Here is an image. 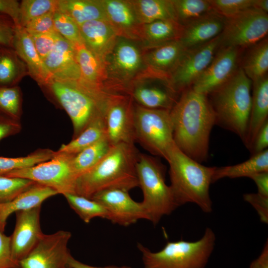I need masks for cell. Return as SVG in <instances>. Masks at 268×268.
Here are the masks:
<instances>
[{
  "mask_svg": "<svg viewBox=\"0 0 268 268\" xmlns=\"http://www.w3.org/2000/svg\"><path fill=\"white\" fill-rule=\"evenodd\" d=\"M175 145L201 163L208 156L209 138L215 116L207 95L191 87L183 91L170 111Z\"/></svg>",
  "mask_w": 268,
  "mask_h": 268,
  "instance_id": "obj_1",
  "label": "cell"
},
{
  "mask_svg": "<svg viewBox=\"0 0 268 268\" xmlns=\"http://www.w3.org/2000/svg\"><path fill=\"white\" fill-rule=\"evenodd\" d=\"M139 153L134 144L113 146L96 166L77 178L73 194L90 199L104 190L129 191L139 187L136 173Z\"/></svg>",
  "mask_w": 268,
  "mask_h": 268,
  "instance_id": "obj_2",
  "label": "cell"
},
{
  "mask_svg": "<svg viewBox=\"0 0 268 268\" xmlns=\"http://www.w3.org/2000/svg\"><path fill=\"white\" fill-rule=\"evenodd\" d=\"M41 88L65 110L73 125V138L93 121L105 117L109 101L115 93L80 80L52 79Z\"/></svg>",
  "mask_w": 268,
  "mask_h": 268,
  "instance_id": "obj_3",
  "label": "cell"
},
{
  "mask_svg": "<svg viewBox=\"0 0 268 268\" xmlns=\"http://www.w3.org/2000/svg\"><path fill=\"white\" fill-rule=\"evenodd\" d=\"M169 165L170 187L178 206L197 205L205 213L212 210L209 187L215 167H206L190 158L175 145L166 160Z\"/></svg>",
  "mask_w": 268,
  "mask_h": 268,
  "instance_id": "obj_4",
  "label": "cell"
},
{
  "mask_svg": "<svg viewBox=\"0 0 268 268\" xmlns=\"http://www.w3.org/2000/svg\"><path fill=\"white\" fill-rule=\"evenodd\" d=\"M252 85V81L240 68L208 94L211 95V100L208 99L215 114V125L234 133L243 143L251 110Z\"/></svg>",
  "mask_w": 268,
  "mask_h": 268,
  "instance_id": "obj_5",
  "label": "cell"
},
{
  "mask_svg": "<svg viewBox=\"0 0 268 268\" xmlns=\"http://www.w3.org/2000/svg\"><path fill=\"white\" fill-rule=\"evenodd\" d=\"M215 240L214 231L207 227L202 237L196 241H169L157 252H151L140 243L137 247L144 268H205Z\"/></svg>",
  "mask_w": 268,
  "mask_h": 268,
  "instance_id": "obj_6",
  "label": "cell"
},
{
  "mask_svg": "<svg viewBox=\"0 0 268 268\" xmlns=\"http://www.w3.org/2000/svg\"><path fill=\"white\" fill-rule=\"evenodd\" d=\"M136 173L143 195L141 202L148 220L156 225L178 207L170 186L165 182V168L158 159L139 153Z\"/></svg>",
  "mask_w": 268,
  "mask_h": 268,
  "instance_id": "obj_7",
  "label": "cell"
},
{
  "mask_svg": "<svg viewBox=\"0 0 268 268\" xmlns=\"http://www.w3.org/2000/svg\"><path fill=\"white\" fill-rule=\"evenodd\" d=\"M103 65L104 87L125 94L129 86L145 72L143 48L136 41L119 37Z\"/></svg>",
  "mask_w": 268,
  "mask_h": 268,
  "instance_id": "obj_8",
  "label": "cell"
},
{
  "mask_svg": "<svg viewBox=\"0 0 268 268\" xmlns=\"http://www.w3.org/2000/svg\"><path fill=\"white\" fill-rule=\"evenodd\" d=\"M134 133L135 142L165 160L175 144L169 110L146 108L135 103Z\"/></svg>",
  "mask_w": 268,
  "mask_h": 268,
  "instance_id": "obj_9",
  "label": "cell"
},
{
  "mask_svg": "<svg viewBox=\"0 0 268 268\" xmlns=\"http://www.w3.org/2000/svg\"><path fill=\"white\" fill-rule=\"evenodd\" d=\"M73 155L56 151L50 160L1 176L28 179L51 188L59 194H73L76 180L72 167Z\"/></svg>",
  "mask_w": 268,
  "mask_h": 268,
  "instance_id": "obj_10",
  "label": "cell"
},
{
  "mask_svg": "<svg viewBox=\"0 0 268 268\" xmlns=\"http://www.w3.org/2000/svg\"><path fill=\"white\" fill-rule=\"evenodd\" d=\"M268 32V13L250 8L225 18L220 35V47L238 49L251 47L266 38Z\"/></svg>",
  "mask_w": 268,
  "mask_h": 268,
  "instance_id": "obj_11",
  "label": "cell"
},
{
  "mask_svg": "<svg viewBox=\"0 0 268 268\" xmlns=\"http://www.w3.org/2000/svg\"><path fill=\"white\" fill-rule=\"evenodd\" d=\"M220 35L205 44L187 49L169 76V84L178 94L192 87L211 62L220 46Z\"/></svg>",
  "mask_w": 268,
  "mask_h": 268,
  "instance_id": "obj_12",
  "label": "cell"
},
{
  "mask_svg": "<svg viewBox=\"0 0 268 268\" xmlns=\"http://www.w3.org/2000/svg\"><path fill=\"white\" fill-rule=\"evenodd\" d=\"M70 232L60 230L44 234L30 253L19 262L20 268H71L67 244Z\"/></svg>",
  "mask_w": 268,
  "mask_h": 268,
  "instance_id": "obj_13",
  "label": "cell"
},
{
  "mask_svg": "<svg viewBox=\"0 0 268 268\" xmlns=\"http://www.w3.org/2000/svg\"><path fill=\"white\" fill-rule=\"evenodd\" d=\"M134 105L132 98L114 93L110 98L105 113L107 137L112 146L135 143Z\"/></svg>",
  "mask_w": 268,
  "mask_h": 268,
  "instance_id": "obj_14",
  "label": "cell"
},
{
  "mask_svg": "<svg viewBox=\"0 0 268 268\" xmlns=\"http://www.w3.org/2000/svg\"><path fill=\"white\" fill-rule=\"evenodd\" d=\"M125 94L140 106L169 111L179 97L168 80L145 74L129 86Z\"/></svg>",
  "mask_w": 268,
  "mask_h": 268,
  "instance_id": "obj_15",
  "label": "cell"
},
{
  "mask_svg": "<svg viewBox=\"0 0 268 268\" xmlns=\"http://www.w3.org/2000/svg\"><path fill=\"white\" fill-rule=\"evenodd\" d=\"M90 199L105 207L108 212V220L114 224L128 226L140 219L148 220L141 202L133 200L129 191L107 190L95 194Z\"/></svg>",
  "mask_w": 268,
  "mask_h": 268,
  "instance_id": "obj_16",
  "label": "cell"
},
{
  "mask_svg": "<svg viewBox=\"0 0 268 268\" xmlns=\"http://www.w3.org/2000/svg\"><path fill=\"white\" fill-rule=\"evenodd\" d=\"M192 86L195 91L208 95L228 80L237 70L239 49L222 47Z\"/></svg>",
  "mask_w": 268,
  "mask_h": 268,
  "instance_id": "obj_17",
  "label": "cell"
},
{
  "mask_svg": "<svg viewBox=\"0 0 268 268\" xmlns=\"http://www.w3.org/2000/svg\"><path fill=\"white\" fill-rule=\"evenodd\" d=\"M41 208L40 206L15 212L16 224L10 236V245L12 257L19 263L30 253L44 234L40 223Z\"/></svg>",
  "mask_w": 268,
  "mask_h": 268,
  "instance_id": "obj_18",
  "label": "cell"
},
{
  "mask_svg": "<svg viewBox=\"0 0 268 268\" xmlns=\"http://www.w3.org/2000/svg\"><path fill=\"white\" fill-rule=\"evenodd\" d=\"M186 50L179 40L156 47L143 49V59L145 66L144 74L169 81L170 73Z\"/></svg>",
  "mask_w": 268,
  "mask_h": 268,
  "instance_id": "obj_19",
  "label": "cell"
},
{
  "mask_svg": "<svg viewBox=\"0 0 268 268\" xmlns=\"http://www.w3.org/2000/svg\"><path fill=\"white\" fill-rule=\"evenodd\" d=\"M43 62L52 79L67 81L80 78L75 46L61 35Z\"/></svg>",
  "mask_w": 268,
  "mask_h": 268,
  "instance_id": "obj_20",
  "label": "cell"
},
{
  "mask_svg": "<svg viewBox=\"0 0 268 268\" xmlns=\"http://www.w3.org/2000/svg\"><path fill=\"white\" fill-rule=\"evenodd\" d=\"M107 21L119 37L138 42L141 26L132 0H101Z\"/></svg>",
  "mask_w": 268,
  "mask_h": 268,
  "instance_id": "obj_21",
  "label": "cell"
},
{
  "mask_svg": "<svg viewBox=\"0 0 268 268\" xmlns=\"http://www.w3.org/2000/svg\"><path fill=\"white\" fill-rule=\"evenodd\" d=\"M79 28L85 47L103 65L119 37L113 27L107 20H94L83 23Z\"/></svg>",
  "mask_w": 268,
  "mask_h": 268,
  "instance_id": "obj_22",
  "label": "cell"
},
{
  "mask_svg": "<svg viewBox=\"0 0 268 268\" xmlns=\"http://www.w3.org/2000/svg\"><path fill=\"white\" fill-rule=\"evenodd\" d=\"M225 18L214 11L182 25L179 40L186 49L205 44L222 32Z\"/></svg>",
  "mask_w": 268,
  "mask_h": 268,
  "instance_id": "obj_23",
  "label": "cell"
},
{
  "mask_svg": "<svg viewBox=\"0 0 268 268\" xmlns=\"http://www.w3.org/2000/svg\"><path fill=\"white\" fill-rule=\"evenodd\" d=\"M13 48L26 65L29 75L41 87L51 81L52 76L39 55L31 36L19 25H15Z\"/></svg>",
  "mask_w": 268,
  "mask_h": 268,
  "instance_id": "obj_24",
  "label": "cell"
},
{
  "mask_svg": "<svg viewBox=\"0 0 268 268\" xmlns=\"http://www.w3.org/2000/svg\"><path fill=\"white\" fill-rule=\"evenodd\" d=\"M251 107L246 137L244 144L250 150L255 137L268 121V78L267 75L252 82Z\"/></svg>",
  "mask_w": 268,
  "mask_h": 268,
  "instance_id": "obj_25",
  "label": "cell"
},
{
  "mask_svg": "<svg viewBox=\"0 0 268 268\" xmlns=\"http://www.w3.org/2000/svg\"><path fill=\"white\" fill-rule=\"evenodd\" d=\"M57 194L53 189L35 183L12 201L0 204V230L4 231L7 219L13 212L41 206L44 201Z\"/></svg>",
  "mask_w": 268,
  "mask_h": 268,
  "instance_id": "obj_26",
  "label": "cell"
},
{
  "mask_svg": "<svg viewBox=\"0 0 268 268\" xmlns=\"http://www.w3.org/2000/svg\"><path fill=\"white\" fill-rule=\"evenodd\" d=\"M182 25L174 20H160L141 24L138 42L143 49L156 47L179 40Z\"/></svg>",
  "mask_w": 268,
  "mask_h": 268,
  "instance_id": "obj_27",
  "label": "cell"
},
{
  "mask_svg": "<svg viewBox=\"0 0 268 268\" xmlns=\"http://www.w3.org/2000/svg\"><path fill=\"white\" fill-rule=\"evenodd\" d=\"M58 9L79 25L94 20H107L101 0H58Z\"/></svg>",
  "mask_w": 268,
  "mask_h": 268,
  "instance_id": "obj_28",
  "label": "cell"
},
{
  "mask_svg": "<svg viewBox=\"0 0 268 268\" xmlns=\"http://www.w3.org/2000/svg\"><path fill=\"white\" fill-rule=\"evenodd\" d=\"M262 172H268V149L252 155L251 158L243 162L233 165L215 167L212 181L214 183L224 178H250L252 175Z\"/></svg>",
  "mask_w": 268,
  "mask_h": 268,
  "instance_id": "obj_29",
  "label": "cell"
},
{
  "mask_svg": "<svg viewBox=\"0 0 268 268\" xmlns=\"http://www.w3.org/2000/svg\"><path fill=\"white\" fill-rule=\"evenodd\" d=\"M27 67L13 48L0 46V86H14L26 75Z\"/></svg>",
  "mask_w": 268,
  "mask_h": 268,
  "instance_id": "obj_30",
  "label": "cell"
},
{
  "mask_svg": "<svg viewBox=\"0 0 268 268\" xmlns=\"http://www.w3.org/2000/svg\"><path fill=\"white\" fill-rule=\"evenodd\" d=\"M132 1L141 24L160 20L177 21L172 0H132Z\"/></svg>",
  "mask_w": 268,
  "mask_h": 268,
  "instance_id": "obj_31",
  "label": "cell"
},
{
  "mask_svg": "<svg viewBox=\"0 0 268 268\" xmlns=\"http://www.w3.org/2000/svg\"><path fill=\"white\" fill-rule=\"evenodd\" d=\"M74 46L76 60L80 71V78L78 80L91 85L105 88V72L103 64L83 44Z\"/></svg>",
  "mask_w": 268,
  "mask_h": 268,
  "instance_id": "obj_32",
  "label": "cell"
},
{
  "mask_svg": "<svg viewBox=\"0 0 268 268\" xmlns=\"http://www.w3.org/2000/svg\"><path fill=\"white\" fill-rule=\"evenodd\" d=\"M112 146L106 136L74 154L72 167L76 179L96 166L107 154Z\"/></svg>",
  "mask_w": 268,
  "mask_h": 268,
  "instance_id": "obj_33",
  "label": "cell"
},
{
  "mask_svg": "<svg viewBox=\"0 0 268 268\" xmlns=\"http://www.w3.org/2000/svg\"><path fill=\"white\" fill-rule=\"evenodd\" d=\"M241 69L252 82L267 75L268 70L267 37L251 46L244 58Z\"/></svg>",
  "mask_w": 268,
  "mask_h": 268,
  "instance_id": "obj_34",
  "label": "cell"
},
{
  "mask_svg": "<svg viewBox=\"0 0 268 268\" xmlns=\"http://www.w3.org/2000/svg\"><path fill=\"white\" fill-rule=\"evenodd\" d=\"M105 117L95 119L76 137L67 144H63L56 151L58 153L76 154L106 136Z\"/></svg>",
  "mask_w": 268,
  "mask_h": 268,
  "instance_id": "obj_35",
  "label": "cell"
},
{
  "mask_svg": "<svg viewBox=\"0 0 268 268\" xmlns=\"http://www.w3.org/2000/svg\"><path fill=\"white\" fill-rule=\"evenodd\" d=\"M70 207L85 223L96 217L108 220L109 214L105 207L99 202L74 194L64 195Z\"/></svg>",
  "mask_w": 268,
  "mask_h": 268,
  "instance_id": "obj_36",
  "label": "cell"
},
{
  "mask_svg": "<svg viewBox=\"0 0 268 268\" xmlns=\"http://www.w3.org/2000/svg\"><path fill=\"white\" fill-rule=\"evenodd\" d=\"M56 151L50 149H38L25 156L0 157V176L13 170L29 167L52 159Z\"/></svg>",
  "mask_w": 268,
  "mask_h": 268,
  "instance_id": "obj_37",
  "label": "cell"
},
{
  "mask_svg": "<svg viewBox=\"0 0 268 268\" xmlns=\"http://www.w3.org/2000/svg\"><path fill=\"white\" fill-rule=\"evenodd\" d=\"M178 22L182 25L213 11L209 0H172Z\"/></svg>",
  "mask_w": 268,
  "mask_h": 268,
  "instance_id": "obj_38",
  "label": "cell"
},
{
  "mask_svg": "<svg viewBox=\"0 0 268 268\" xmlns=\"http://www.w3.org/2000/svg\"><path fill=\"white\" fill-rule=\"evenodd\" d=\"M22 96L18 86H0V113L20 121L22 115Z\"/></svg>",
  "mask_w": 268,
  "mask_h": 268,
  "instance_id": "obj_39",
  "label": "cell"
},
{
  "mask_svg": "<svg viewBox=\"0 0 268 268\" xmlns=\"http://www.w3.org/2000/svg\"><path fill=\"white\" fill-rule=\"evenodd\" d=\"M58 0H23L20 2L19 25L24 27L29 22L58 9Z\"/></svg>",
  "mask_w": 268,
  "mask_h": 268,
  "instance_id": "obj_40",
  "label": "cell"
},
{
  "mask_svg": "<svg viewBox=\"0 0 268 268\" xmlns=\"http://www.w3.org/2000/svg\"><path fill=\"white\" fill-rule=\"evenodd\" d=\"M54 24L56 31L74 46L83 44L79 26L69 15L57 9L54 15Z\"/></svg>",
  "mask_w": 268,
  "mask_h": 268,
  "instance_id": "obj_41",
  "label": "cell"
},
{
  "mask_svg": "<svg viewBox=\"0 0 268 268\" xmlns=\"http://www.w3.org/2000/svg\"><path fill=\"white\" fill-rule=\"evenodd\" d=\"M34 183L26 179L0 176V204L12 201Z\"/></svg>",
  "mask_w": 268,
  "mask_h": 268,
  "instance_id": "obj_42",
  "label": "cell"
},
{
  "mask_svg": "<svg viewBox=\"0 0 268 268\" xmlns=\"http://www.w3.org/2000/svg\"><path fill=\"white\" fill-rule=\"evenodd\" d=\"M213 11L225 18L253 7L255 0H209Z\"/></svg>",
  "mask_w": 268,
  "mask_h": 268,
  "instance_id": "obj_43",
  "label": "cell"
},
{
  "mask_svg": "<svg viewBox=\"0 0 268 268\" xmlns=\"http://www.w3.org/2000/svg\"><path fill=\"white\" fill-rule=\"evenodd\" d=\"M56 10L33 19L23 28L30 35L56 31L54 24V15Z\"/></svg>",
  "mask_w": 268,
  "mask_h": 268,
  "instance_id": "obj_44",
  "label": "cell"
},
{
  "mask_svg": "<svg viewBox=\"0 0 268 268\" xmlns=\"http://www.w3.org/2000/svg\"><path fill=\"white\" fill-rule=\"evenodd\" d=\"M30 36L39 55L43 61L53 49L60 35L55 31Z\"/></svg>",
  "mask_w": 268,
  "mask_h": 268,
  "instance_id": "obj_45",
  "label": "cell"
},
{
  "mask_svg": "<svg viewBox=\"0 0 268 268\" xmlns=\"http://www.w3.org/2000/svg\"><path fill=\"white\" fill-rule=\"evenodd\" d=\"M0 268H20L19 263L13 259L10 245V236L0 230Z\"/></svg>",
  "mask_w": 268,
  "mask_h": 268,
  "instance_id": "obj_46",
  "label": "cell"
},
{
  "mask_svg": "<svg viewBox=\"0 0 268 268\" xmlns=\"http://www.w3.org/2000/svg\"><path fill=\"white\" fill-rule=\"evenodd\" d=\"M244 200L249 203L257 211L262 222L268 223V197L259 193H246Z\"/></svg>",
  "mask_w": 268,
  "mask_h": 268,
  "instance_id": "obj_47",
  "label": "cell"
},
{
  "mask_svg": "<svg viewBox=\"0 0 268 268\" xmlns=\"http://www.w3.org/2000/svg\"><path fill=\"white\" fill-rule=\"evenodd\" d=\"M15 28L9 17L0 14V46L13 48Z\"/></svg>",
  "mask_w": 268,
  "mask_h": 268,
  "instance_id": "obj_48",
  "label": "cell"
},
{
  "mask_svg": "<svg viewBox=\"0 0 268 268\" xmlns=\"http://www.w3.org/2000/svg\"><path fill=\"white\" fill-rule=\"evenodd\" d=\"M22 129L20 122L0 113V141L19 133Z\"/></svg>",
  "mask_w": 268,
  "mask_h": 268,
  "instance_id": "obj_49",
  "label": "cell"
},
{
  "mask_svg": "<svg viewBox=\"0 0 268 268\" xmlns=\"http://www.w3.org/2000/svg\"><path fill=\"white\" fill-rule=\"evenodd\" d=\"M268 146V121L259 131L249 151L251 155H253L267 149Z\"/></svg>",
  "mask_w": 268,
  "mask_h": 268,
  "instance_id": "obj_50",
  "label": "cell"
},
{
  "mask_svg": "<svg viewBox=\"0 0 268 268\" xmlns=\"http://www.w3.org/2000/svg\"><path fill=\"white\" fill-rule=\"evenodd\" d=\"M20 2L15 0H0V14L9 17L19 25Z\"/></svg>",
  "mask_w": 268,
  "mask_h": 268,
  "instance_id": "obj_51",
  "label": "cell"
},
{
  "mask_svg": "<svg viewBox=\"0 0 268 268\" xmlns=\"http://www.w3.org/2000/svg\"><path fill=\"white\" fill-rule=\"evenodd\" d=\"M256 184L258 193L268 197V172L256 173L250 177Z\"/></svg>",
  "mask_w": 268,
  "mask_h": 268,
  "instance_id": "obj_52",
  "label": "cell"
},
{
  "mask_svg": "<svg viewBox=\"0 0 268 268\" xmlns=\"http://www.w3.org/2000/svg\"><path fill=\"white\" fill-rule=\"evenodd\" d=\"M249 268H268V241L267 240L259 257L251 263Z\"/></svg>",
  "mask_w": 268,
  "mask_h": 268,
  "instance_id": "obj_53",
  "label": "cell"
},
{
  "mask_svg": "<svg viewBox=\"0 0 268 268\" xmlns=\"http://www.w3.org/2000/svg\"><path fill=\"white\" fill-rule=\"evenodd\" d=\"M68 262L71 268H132L127 266H108L102 267L92 266L80 262L74 259L71 255L69 258Z\"/></svg>",
  "mask_w": 268,
  "mask_h": 268,
  "instance_id": "obj_54",
  "label": "cell"
},
{
  "mask_svg": "<svg viewBox=\"0 0 268 268\" xmlns=\"http://www.w3.org/2000/svg\"><path fill=\"white\" fill-rule=\"evenodd\" d=\"M253 8L260 9L268 13V0H255Z\"/></svg>",
  "mask_w": 268,
  "mask_h": 268,
  "instance_id": "obj_55",
  "label": "cell"
}]
</instances>
